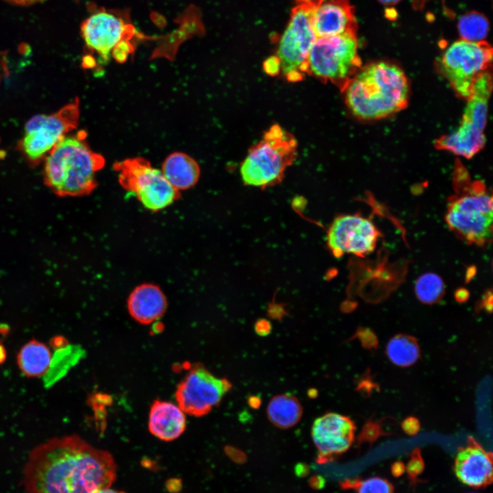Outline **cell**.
I'll use <instances>...</instances> for the list:
<instances>
[{
	"label": "cell",
	"mask_w": 493,
	"mask_h": 493,
	"mask_svg": "<svg viewBox=\"0 0 493 493\" xmlns=\"http://www.w3.org/2000/svg\"><path fill=\"white\" fill-rule=\"evenodd\" d=\"M23 475L27 493H94L115 481L116 464L108 451L71 435L35 447Z\"/></svg>",
	"instance_id": "6da1fadb"
},
{
	"label": "cell",
	"mask_w": 493,
	"mask_h": 493,
	"mask_svg": "<svg viewBox=\"0 0 493 493\" xmlns=\"http://www.w3.org/2000/svg\"><path fill=\"white\" fill-rule=\"evenodd\" d=\"M342 92L353 116L361 120H377L407 106L409 84L398 66L377 62L361 67Z\"/></svg>",
	"instance_id": "7a4b0ae2"
},
{
	"label": "cell",
	"mask_w": 493,
	"mask_h": 493,
	"mask_svg": "<svg viewBox=\"0 0 493 493\" xmlns=\"http://www.w3.org/2000/svg\"><path fill=\"white\" fill-rule=\"evenodd\" d=\"M86 134L66 136L45 159V184L60 196H81L97 186L96 173L105 165L104 157L91 150Z\"/></svg>",
	"instance_id": "3957f363"
},
{
	"label": "cell",
	"mask_w": 493,
	"mask_h": 493,
	"mask_svg": "<svg viewBox=\"0 0 493 493\" xmlns=\"http://www.w3.org/2000/svg\"><path fill=\"white\" fill-rule=\"evenodd\" d=\"M297 142L279 125L271 126L262 139L249 150L240 167L246 186L261 188L279 184L285 170L296 158Z\"/></svg>",
	"instance_id": "277c9868"
},
{
	"label": "cell",
	"mask_w": 493,
	"mask_h": 493,
	"mask_svg": "<svg viewBox=\"0 0 493 493\" xmlns=\"http://www.w3.org/2000/svg\"><path fill=\"white\" fill-rule=\"evenodd\" d=\"M492 88V75L488 70L475 81L459 127L437 139L434 144L437 149L470 159L483 148Z\"/></svg>",
	"instance_id": "5b68a950"
},
{
	"label": "cell",
	"mask_w": 493,
	"mask_h": 493,
	"mask_svg": "<svg viewBox=\"0 0 493 493\" xmlns=\"http://www.w3.org/2000/svg\"><path fill=\"white\" fill-rule=\"evenodd\" d=\"M356 34L316 38L307 60V73L341 91L362 67Z\"/></svg>",
	"instance_id": "8992f818"
},
{
	"label": "cell",
	"mask_w": 493,
	"mask_h": 493,
	"mask_svg": "<svg viewBox=\"0 0 493 493\" xmlns=\"http://www.w3.org/2000/svg\"><path fill=\"white\" fill-rule=\"evenodd\" d=\"M445 218L450 229L461 238L483 245L492 237V195L481 181L472 182L450 202Z\"/></svg>",
	"instance_id": "52a82bcc"
},
{
	"label": "cell",
	"mask_w": 493,
	"mask_h": 493,
	"mask_svg": "<svg viewBox=\"0 0 493 493\" xmlns=\"http://www.w3.org/2000/svg\"><path fill=\"white\" fill-rule=\"evenodd\" d=\"M292 10L290 21L282 34L277 51L281 70L287 80L296 82L307 73V60L316 39L312 15L318 0H299Z\"/></svg>",
	"instance_id": "ba28073f"
},
{
	"label": "cell",
	"mask_w": 493,
	"mask_h": 493,
	"mask_svg": "<svg viewBox=\"0 0 493 493\" xmlns=\"http://www.w3.org/2000/svg\"><path fill=\"white\" fill-rule=\"evenodd\" d=\"M492 48L486 41L459 40L452 43L438 60V68L455 93L468 99L475 81L489 70Z\"/></svg>",
	"instance_id": "9c48e42d"
},
{
	"label": "cell",
	"mask_w": 493,
	"mask_h": 493,
	"mask_svg": "<svg viewBox=\"0 0 493 493\" xmlns=\"http://www.w3.org/2000/svg\"><path fill=\"white\" fill-rule=\"evenodd\" d=\"M114 168L118 173L121 186L148 210L156 212L164 209L179 196V191L168 183L161 170L153 167L142 157L116 162Z\"/></svg>",
	"instance_id": "30bf717a"
},
{
	"label": "cell",
	"mask_w": 493,
	"mask_h": 493,
	"mask_svg": "<svg viewBox=\"0 0 493 493\" xmlns=\"http://www.w3.org/2000/svg\"><path fill=\"white\" fill-rule=\"evenodd\" d=\"M79 112V101L76 98L53 114L34 116L25 124L18 143L20 151L29 162L38 163L68 132L77 128Z\"/></svg>",
	"instance_id": "8fae6325"
},
{
	"label": "cell",
	"mask_w": 493,
	"mask_h": 493,
	"mask_svg": "<svg viewBox=\"0 0 493 493\" xmlns=\"http://www.w3.org/2000/svg\"><path fill=\"white\" fill-rule=\"evenodd\" d=\"M231 383L219 378L203 366H194L177 387V405L185 414L200 417L218 405L231 390Z\"/></svg>",
	"instance_id": "7c38bea8"
},
{
	"label": "cell",
	"mask_w": 493,
	"mask_h": 493,
	"mask_svg": "<svg viewBox=\"0 0 493 493\" xmlns=\"http://www.w3.org/2000/svg\"><path fill=\"white\" fill-rule=\"evenodd\" d=\"M132 27L120 16L107 10H99L81 25L82 38L88 49L96 53L103 63L114 58L123 48L132 46L128 39Z\"/></svg>",
	"instance_id": "4fadbf2b"
},
{
	"label": "cell",
	"mask_w": 493,
	"mask_h": 493,
	"mask_svg": "<svg viewBox=\"0 0 493 493\" xmlns=\"http://www.w3.org/2000/svg\"><path fill=\"white\" fill-rule=\"evenodd\" d=\"M379 231L368 218L359 214L336 217L327 235V245L337 257L344 254L364 257L376 248Z\"/></svg>",
	"instance_id": "5bb4252c"
},
{
	"label": "cell",
	"mask_w": 493,
	"mask_h": 493,
	"mask_svg": "<svg viewBox=\"0 0 493 493\" xmlns=\"http://www.w3.org/2000/svg\"><path fill=\"white\" fill-rule=\"evenodd\" d=\"M355 426L343 415L329 412L316 418L312 428V437L318 450L316 462L326 464L346 451L354 440Z\"/></svg>",
	"instance_id": "9a60e30c"
},
{
	"label": "cell",
	"mask_w": 493,
	"mask_h": 493,
	"mask_svg": "<svg viewBox=\"0 0 493 493\" xmlns=\"http://www.w3.org/2000/svg\"><path fill=\"white\" fill-rule=\"evenodd\" d=\"M312 25L316 38L356 34L357 28L355 10L349 0H318L312 12Z\"/></svg>",
	"instance_id": "2e32d148"
},
{
	"label": "cell",
	"mask_w": 493,
	"mask_h": 493,
	"mask_svg": "<svg viewBox=\"0 0 493 493\" xmlns=\"http://www.w3.org/2000/svg\"><path fill=\"white\" fill-rule=\"evenodd\" d=\"M492 453L473 438L459 448L455 459V473L459 480L472 488H481L492 480Z\"/></svg>",
	"instance_id": "e0dca14e"
},
{
	"label": "cell",
	"mask_w": 493,
	"mask_h": 493,
	"mask_svg": "<svg viewBox=\"0 0 493 493\" xmlns=\"http://www.w3.org/2000/svg\"><path fill=\"white\" fill-rule=\"evenodd\" d=\"M148 427L150 433L158 439L174 440L186 430L185 413L171 402L155 401L150 409Z\"/></svg>",
	"instance_id": "ac0fdd59"
},
{
	"label": "cell",
	"mask_w": 493,
	"mask_h": 493,
	"mask_svg": "<svg viewBox=\"0 0 493 493\" xmlns=\"http://www.w3.org/2000/svg\"><path fill=\"white\" fill-rule=\"evenodd\" d=\"M127 305L133 318L141 324L148 325L164 314L167 302L159 287L153 284H143L131 292Z\"/></svg>",
	"instance_id": "d6986e66"
},
{
	"label": "cell",
	"mask_w": 493,
	"mask_h": 493,
	"mask_svg": "<svg viewBox=\"0 0 493 493\" xmlns=\"http://www.w3.org/2000/svg\"><path fill=\"white\" fill-rule=\"evenodd\" d=\"M161 171L168 183L178 191L192 187L200 176L198 163L181 152L170 154L164 161Z\"/></svg>",
	"instance_id": "ffe728a7"
},
{
	"label": "cell",
	"mask_w": 493,
	"mask_h": 493,
	"mask_svg": "<svg viewBox=\"0 0 493 493\" xmlns=\"http://www.w3.org/2000/svg\"><path fill=\"white\" fill-rule=\"evenodd\" d=\"M266 412L269 420L275 427L288 429L299 422L303 408L296 397L290 394H282L271 399Z\"/></svg>",
	"instance_id": "44dd1931"
},
{
	"label": "cell",
	"mask_w": 493,
	"mask_h": 493,
	"mask_svg": "<svg viewBox=\"0 0 493 493\" xmlns=\"http://www.w3.org/2000/svg\"><path fill=\"white\" fill-rule=\"evenodd\" d=\"M51 354L43 343L33 340L25 344L17 356V363L21 372L29 377H39L47 372Z\"/></svg>",
	"instance_id": "7402d4cb"
},
{
	"label": "cell",
	"mask_w": 493,
	"mask_h": 493,
	"mask_svg": "<svg viewBox=\"0 0 493 493\" xmlns=\"http://www.w3.org/2000/svg\"><path fill=\"white\" fill-rule=\"evenodd\" d=\"M385 352L395 365L407 367L413 365L420 357V347L415 338L406 334H397L388 341Z\"/></svg>",
	"instance_id": "603a6c76"
},
{
	"label": "cell",
	"mask_w": 493,
	"mask_h": 493,
	"mask_svg": "<svg viewBox=\"0 0 493 493\" xmlns=\"http://www.w3.org/2000/svg\"><path fill=\"white\" fill-rule=\"evenodd\" d=\"M489 29L487 18L477 12L462 16L458 22V30L462 40L481 42L486 38Z\"/></svg>",
	"instance_id": "cb8c5ba5"
},
{
	"label": "cell",
	"mask_w": 493,
	"mask_h": 493,
	"mask_svg": "<svg viewBox=\"0 0 493 493\" xmlns=\"http://www.w3.org/2000/svg\"><path fill=\"white\" fill-rule=\"evenodd\" d=\"M84 351L80 346L66 344L58 350V355L51 359L47 371L51 372V380L55 381L64 375L71 367L74 366L83 357Z\"/></svg>",
	"instance_id": "d4e9b609"
},
{
	"label": "cell",
	"mask_w": 493,
	"mask_h": 493,
	"mask_svg": "<svg viewBox=\"0 0 493 493\" xmlns=\"http://www.w3.org/2000/svg\"><path fill=\"white\" fill-rule=\"evenodd\" d=\"M415 291L421 302L427 304L435 303L440 301L444 294V282L436 274L426 273L418 279Z\"/></svg>",
	"instance_id": "484cf974"
},
{
	"label": "cell",
	"mask_w": 493,
	"mask_h": 493,
	"mask_svg": "<svg viewBox=\"0 0 493 493\" xmlns=\"http://www.w3.org/2000/svg\"><path fill=\"white\" fill-rule=\"evenodd\" d=\"M344 488H353L356 493H394L392 484L385 479L373 477L364 480L346 481L342 484Z\"/></svg>",
	"instance_id": "4316f807"
},
{
	"label": "cell",
	"mask_w": 493,
	"mask_h": 493,
	"mask_svg": "<svg viewBox=\"0 0 493 493\" xmlns=\"http://www.w3.org/2000/svg\"><path fill=\"white\" fill-rule=\"evenodd\" d=\"M357 338L363 347L366 349H376L378 345V338L375 333L368 328H358L353 336Z\"/></svg>",
	"instance_id": "83f0119b"
},
{
	"label": "cell",
	"mask_w": 493,
	"mask_h": 493,
	"mask_svg": "<svg viewBox=\"0 0 493 493\" xmlns=\"http://www.w3.org/2000/svg\"><path fill=\"white\" fill-rule=\"evenodd\" d=\"M381 433V426L378 422L368 421L364 426L359 439L360 442H372L376 440Z\"/></svg>",
	"instance_id": "f1b7e54d"
},
{
	"label": "cell",
	"mask_w": 493,
	"mask_h": 493,
	"mask_svg": "<svg viewBox=\"0 0 493 493\" xmlns=\"http://www.w3.org/2000/svg\"><path fill=\"white\" fill-rule=\"evenodd\" d=\"M423 466L424 464L420 451L418 449L414 450L412 452L411 459L405 468L409 476L414 477L421 472Z\"/></svg>",
	"instance_id": "f546056e"
},
{
	"label": "cell",
	"mask_w": 493,
	"mask_h": 493,
	"mask_svg": "<svg viewBox=\"0 0 493 493\" xmlns=\"http://www.w3.org/2000/svg\"><path fill=\"white\" fill-rule=\"evenodd\" d=\"M401 426L404 432L409 435H416L420 428L419 420L414 416L406 418L402 422Z\"/></svg>",
	"instance_id": "4dcf8cb0"
},
{
	"label": "cell",
	"mask_w": 493,
	"mask_h": 493,
	"mask_svg": "<svg viewBox=\"0 0 493 493\" xmlns=\"http://www.w3.org/2000/svg\"><path fill=\"white\" fill-rule=\"evenodd\" d=\"M264 69L267 74L275 76L281 71L280 62L277 56H271L264 62Z\"/></svg>",
	"instance_id": "1f68e13d"
},
{
	"label": "cell",
	"mask_w": 493,
	"mask_h": 493,
	"mask_svg": "<svg viewBox=\"0 0 493 493\" xmlns=\"http://www.w3.org/2000/svg\"><path fill=\"white\" fill-rule=\"evenodd\" d=\"M255 329L258 335L265 336L270 333L271 326L268 321L265 320H260L256 323Z\"/></svg>",
	"instance_id": "d6a6232c"
},
{
	"label": "cell",
	"mask_w": 493,
	"mask_h": 493,
	"mask_svg": "<svg viewBox=\"0 0 493 493\" xmlns=\"http://www.w3.org/2000/svg\"><path fill=\"white\" fill-rule=\"evenodd\" d=\"M167 490L172 493H177L181 490V480L176 478L168 479L166 483Z\"/></svg>",
	"instance_id": "836d02e7"
},
{
	"label": "cell",
	"mask_w": 493,
	"mask_h": 493,
	"mask_svg": "<svg viewBox=\"0 0 493 493\" xmlns=\"http://www.w3.org/2000/svg\"><path fill=\"white\" fill-rule=\"evenodd\" d=\"M227 454L231 459L236 462L242 463L246 459L244 454H242L240 451L235 450L234 448H230L228 449Z\"/></svg>",
	"instance_id": "e575fe53"
},
{
	"label": "cell",
	"mask_w": 493,
	"mask_h": 493,
	"mask_svg": "<svg viewBox=\"0 0 493 493\" xmlns=\"http://www.w3.org/2000/svg\"><path fill=\"white\" fill-rule=\"evenodd\" d=\"M325 481L323 478L319 476H315L309 479V485L313 488H321L323 487Z\"/></svg>",
	"instance_id": "d590c367"
},
{
	"label": "cell",
	"mask_w": 493,
	"mask_h": 493,
	"mask_svg": "<svg viewBox=\"0 0 493 493\" xmlns=\"http://www.w3.org/2000/svg\"><path fill=\"white\" fill-rule=\"evenodd\" d=\"M405 467L401 462H396L392 466V472L395 475H401L405 470Z\"/></svg>",
	"instance_id": "8d00e7d4"
},
{
	"label": "cell",
	"mask_w": 493,
	"mask_h": 493,
	"mask_svg": "<svg viewBox=\"0 0 493 493\" xmlns=\"http://www.w3.org/2000/svg\"><path fill=\"white\" fill-rule=\"evenodd\" d=\"M455 298L459 302H464L468 298V293L466 290H459L456 292Z\"/></svg>",
	"instance_id": "74e56055"
},
{
	"label": "cell",
	"mask_w": 493,
	"mask_h": 493,
	"mask_svg": "<svg viewBox=\"0 0 493 493\" xmlns=\"http://www.w3.org/2000/svg\"><path fill=\"white\" fill-rule=\"evenodd\" d=\"M12 3L17 4V5H30L32 3H35L39 1H41L42 0H7Z\"/></svg>",
	"instance_id": "f35d334b"
},
{
	"label": "cell",
	"mask_w": 493,
	"mask_h": 493,
	"mask_svg": "<svg viewBox=\"0 0 493 493\" xmlns=\"http://www.w3.org/2000/svg\"><path fill=\"white\" fill-rule=\"evenodd\" d=\"M94 493H124V492H117L116 490H112L110 488V487H109V488H105L99 490L97 492H95Z\"/></svg>",
	"instance_id": "ab89813d"
},
{
	"label": "cell",
	"mask_w": 493,
	"mask_h": 493,
	"mask_svg": "<svg viewBox=\"0 0 493 493\" xmlns=\"http://www.w3.org/2000/svg\"><path fill=\"white\" fill-rule=\"evenodd\" d=\"M380 3L384 5H394L399 2L401 0H378Z\"/></svg>",
	"instance_id": "60d3db41"
},
{
	"label": "cell",
	"mask_w": 493,
	"mask_h": 493,
	"mask_svg": "<svg viewBox=\"0 0 493 493\" xmlns=\"http://www.w3.org/2000/svg\"><path fill=\"white\" fill-rule=\"evenodd\" d=\"M386 12H388V14H386V16L389 19H394V17L396 16V15L394 14L396 13V11L393 8H389Z\"/></svg>",
	"instance_id": "b9f144b4"
},
{
	"label": "cell",
	"mask_w": 493,
	"mask_h": 493,
	"mask_svg": "<svg viewBox=\"0 0 493 493\" xmlns=\"http://www.w3.org/2000/svg\"><path fill=\"white\" fill-rule=\"evenodd\" d=\"M418 1H420V2L421 3V2H422V1H424V0H418Z\"/></svg>",
	"instance_id": "7bdbcfd3"
}]
</instances>
